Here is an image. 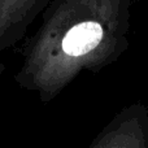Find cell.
Here are the masks:
<instances>
[{
	"instance_id": "1",
	"label": "cell",
	"mask_w": 148,
	"mask_h": 148,
	"mask_svg": "<svg viewBox=\"0 0 148 148\" xmlns=\"http://www.w3.org/2000/svg\"><path fill=\"white\" fill-rule=\"evenodd\" d=\"M133 3L53 0L21 47L16 83L49 103L81 73H99L114 64L129 48Z\"/></svg>"
},
{
	"instance_id": "2",
	"label": "cell",
	"mask_w": 148,
	"mask_h": 148,
	"mask_svg": "<svg viewBox=\"0 0 148 148\" xmlns=\"http://www.w3.org/2000/svg\"><path fill=\"white\" fill-rule=\"evenodd\" d=\"M87 148H148L147 105L123 107Z\"/></svg>"
},
{
	"instance_id": "3",
	"label": "cell",
	"mask_w": 148,
	"mask_h": 148,
	"mask_svg": "<svg viewBox=\"0 0 148 148\" xmlns=\"http://www.w3.org/2000/svg\"><path fill=\"white\" fill-rule=\"evenodd\" d=\"M53 0H0V53L25 36L29 26Z\"/></svg>"
},
{
	"instance_id": "4",
	"label": "cell",
	"mask_w": 148,
	"mask_h": 148,
	"mask_svg": "<svg viewBox=\"0 0 148 148\" xmlns=\"http://www.w3.org/2000/svg\"><path fill=\"white\" fill-rule=\"evenodd\" d=\"M4 70H5L4 64H1V62H0V75H1V74H3V72H4Z\"/></svg>"
}]
</instances>
